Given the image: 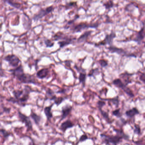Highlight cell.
Wrapping results in <instances>:
<instances>
[{"mask_svg":"<svg viewBox=\"0 0 145 145\" xmlns=\"http://www.w3.org/2000/svg\"><path fill=\"white\" fill-rule=\"evenodd\" d=\"M139 114V110L136 108H132L131 109L127 110L126 112V115L129 118L134 117L135 116Z\"/></svg>","mask_w":145,"mask_h":145,"instance_id":"obj_21","label":"cell"},{"mask_svg":"<svg viewBox=\"0 0 145 145\" xmlns=\"http://www.w3.org/2000/svg\"><path fill=\"white\" fill-rule=\"evenodd\" d=\"M29 145H36V144L35 143V142L32 141V142H30V143H29Z\"/></svg>","mask_w":145,"mask_h":145,"instance_id":"obj_40","label":"cell"},{"mask_svg":"<svg viewBox=\"0 0 145 145\" xmlns=\"http://www.w3.org/2000/svg\"><path fill=\"white\" fill-rule=\"evenodd\" d=\"M98 63L102 67H105L108 65V62L105 59H100L98 61Z\"/></svg>","mask_w":145,"mask_h":145,"instance_id":"obj_31","label":"cell"},{"mask_svg":"<svg viewBox=\"0 0 145 145\" xmlns=\"http://www.w3.org/2000/svg\"><path fill=\"white\" fill-rule=\"evenodd\" d=\"M75 124L70 120H67L63 122L59 127V129L63 133H65L67 130L72 128L74 127Z\"/></svg>","mask_w":145,"mask_h":145,"instance_id":"obj_12","label":"cell"},{"mask_svg":"<svg viewBox=\"0 0 145 145\" xmlns=\"http://www.w3.org/2000/svg\"><path fill=\"white\" fill-rule=\"evenodd\" d=\"M3 60L8 62L9 65L13 67H18V64L21 62V60L17 55H8L6 56Z\"/></svg>","mask_w":145,"mask_h":145,"instance_id":"obj_7","label":"cell"},{"mask_svg":"<svg viewBox=\"0 0 145 145\" xmlns=\"http://www.w3.org/2000/svg\"><path fill=\"white\" fill-rule=\"evenodd\" d=\"M72 110V107L69 104H66L61 109V115L60 116V121L65 119L70 114Z\"/></svg>","mask_w":145,"mask_h":145,"instance_id":"obj_11","label":"cell"},{"mask_svg":"<svg viewBox=\"0 0 145 145\" xmlns=\"http://www.w3.org/2000/svg\"><path fill=\"white\" fill-rule=\"evenodd\" d=\"M9 71L20 82L23 84H37L36 80L33 75L25 73L23 67L21 65H20L15 69L9 70Z\"/></svg>","mask_w":145,"mask_h":145,"instance_id":"obj_1","label":"cell"},{"mask_svg":"<svg viewBox=\"0 0 145 145\" xmlns=\"http://www.w3.org/2000/svg\"><path fill=\"white\" fill-rule=\"evenodd\" d=\"M134 133L136 134H140V126L138 125H135V129H134Z\"/></svg>","mask_w":145,"mask_h":145,"instance_id":"obj_36","label":"cell"},{"mask_svg":"<svg viewBox=\"0 0 145 145\" xmlns=\"http://www.w3.org/2000/svg\"><path fill=\"white\" fill-rule=\"evenodd\" d=\"M131 75H132V74L128 73L127 72H125V73H123L122 74L120 75V77H121L122 79L124 80V83H123L126 86H127V85H128V84H130L131 83V79L130 78V77Z\"/></svg>","mask_w":145,"mask_h":145,"instance_id":"obj_18","label":"cell"},{"mask_svg":"<svg viewBox=\"0 0 145 145\" xmlns=\"http://www.w3.org/2000/svg\"><path fill=\"white\" fill-rule=\"evenodd\" d=\"M1 134L3 136V143L5 142V141L8 138V137L11 136V133L8 131H7L5 129L2 128L0 130Z\"/></svg>","mask_w":145,"mask_h":145,"instance_id":"obj_22","label":"cell"},{"mask_svg":"<svg viewBox=\"0 0 145 145\" xmlns=\"http://www.w3.org/2000/svg\"><path fill=\"white\" fill-rule=\"evenodd\" d=\"M49 73V70L48 68H43L42 69H40L36 73V76L38 78L43 79L47 77Z\"/></svg>","mask_w":145,"mask_h":145,"instance_id":"obj_14","label":"cell"},{"mask_svg":"<svg viewBox=\"0 0 145 145\" xmlns=\"http://www.w3.org/2000/svg\"><path fill=\"white\" fill-rule=\"evenodd\" d=\"M77 5L76 2H70L69 3H67L65 6V8L66 9H69L72 7H75Z\"/></svg>","mask_w":145,"mask_h":145,"instance_id":"obj_30","label":"cell"},{"mask_svg":"<svg viewBox=\"0 0 145 145\" xmlns=\"http://www.w3.org/2000/svg\"><path fill=\"white\" fill-rule=\"evenodd\" d=\"M56 97V95L55 94V93L53 91L49 88L46 91V95H45V100H50L54 101Z\"/></svg>","mask_w":145,"mask_h":145,"instance_id":"obj_19","label":"cell"},{"mask_svg":"<svg viewBox=\"0 0 145 145\" xmlns=\"http://www.w3.org/2000/svg\"><path fill=\"white\" fill-rule=\"evenodd\" d=\"M53 9H54L53 7L52 6H51L47 7L45 9H40L37 14L34 15L33 17V19L35 21H38V20L42 18L43 17H44V16H45L49 13L51 12Z\"/></svg>","mask_w":145,"mask_h":145,"instance_id":"obj_8","label":"cell"},{"mask_svg":"<svg viewBox=\"0 0 145 145\" xmlns=\"http://www.w3.org/2000/svg\"><path fill=\"white\" fill-rule=\"evenodd\" d=\"M88 139L89 138H88L87 135L86 134H84L80 137L78 141V142H84V141L88 140Z\"/></svg>","mask_w":145,"mask_h":145,"instance_id":"obj_34","label":"cell"},{"mask_svg":"<svg viewBox=\"0 0 145 145\" xmlns=\"http://www.w3.org/2000/svg\"><path fill=\"white\" fill-rule=\"evenodd\" d=\"M30 117L33 121L35 123V124H36L37 126H39L41 120L42 119V118L41 117V116L37 114L32 109Z\"/></svg>","mask_w":145,"mask_h":145,"instance_id":"obj_15","label":"cell"},{"mask_svg":"<svg viewBox=\"0 0 145 145\" xmlns=\"http://www.w3.org/2000/svg\"><path fill=\"white\" fill-rule=\"evenodd\" d=\"M109 52L111 53H116L119 55H122V56H125L127 57H136V56H135L134 55H131V54H128V53L125 51L122 48H119L117 47L116 46H114L113 45H111L109 47L107 48Z\"/></svg>","mask_w":145,"mask_h":145,"instance_id":"obj_9","label":"cell"},{"mask_svg":"<svg viewBox=\"0 0 145 145\" xmlns=\"http://www.w3.org/2000/svg\"><path fill=\"white\" fill-rule=\"evenodd\" d=\"M65 93V89H63L56 92L57 93Z\"/></svg>","mask_w":145,"mask_h":145,"instance_id":"obj_39","label":"cell"},{"mask_svg":"<svg viewBox=\"0 0 145 145\" xmlns=\"http://www.w3.org/2000/svg\"><path fill=\"white\" fill-rule=\"evenodd\" d=\"M103 6L105 7L106 9H109L112 7H113L114 6V3H113V1H108L106 3L103 4Z\"/></svg>","mask_w":145,"mask_h":145,"instance_id":"obj_27","label":"cell"},{"mask_svg":"<svg viewBox=\"0 0 145 145\" xmlns=\"http://www.w3.org/2000/svg\"><path fill=\"white\" fill-rule=\"evenodd\" d=\"M116 37L115 32L114 31H112L110 34L106 35L105 38L103 41L99 42L98 43L95 44L96 46H105L109 45L110 46L112 45L113 40Z\"/></svg>","mask_w":145,"mask_h":145,"instance_id":"obj_6","label":"cell"},{"mask_svg":"<svg viewBox=\"0 0 145 145\" xmlns=\"http://www.w3.org/2000/svg\"><path fill=\"white\" fill-rule=\"evenodd\" d=\"M110 101L116 107H118L119 103V100L118 99V97H116V98H114L112 99H110Z\"/></svg>","mask_w":145,"mask_h":145,"instance_id":"obj_33","label":"cell"},{"mask_svg":"<svg viewBox=\"0 0 145 145\" xmlns=\"http://www.w3.org/2000/svg\"><path fill=\"white\" fill-rule=\"evenodd\" d=\"M100 137L103 142L107 145H117L123 137L119 135L115 136L101 134Z\"/></svg>","mask_w":145,"mask_h":145,"instance_id":"obj_2","label":"cell"},{"mask_svg":"<svg viewBox=\"0 0 145 145\" xmlns=\"http://www.w3.org/2000/svg\"><path fill=\"white\" fill-rule=\"evenodd\" d=\"M63 40L62 41H59L58 42V44H59L60 48H62L64 46H67V45L72 44L73 41V39L72 38H69L67 37H65Z\"/></svg>","mask_w":145,"mask_h":145,"instance_id":"obj_17","label":"cell"},{"mask_svg":"<svg viewBox=\"0 0 145 145\" xmlns=\"http://www.w3.org/2000/svg\"><path fill=\"white\" fill-rule=\"evenodd\" d=\"M2 108L3 109V113H10L11 111V108H8V107H2Z\"/></svg>","mask_w":145,"mask_h":145,"instance_id":"obj_38","label":"cell"},{"mask_svg":"<svg viewBox=\"0 0 145 145\" xmlns=\"http://www.w3.org/2000/svg\"><path fill=\"white\" fill-rule=\"evenodd\" d=\"M142 27L141 28L140 31L136 34L135 37L133 39V41L137 42L139 44H140L141 41L143 40L145 37V21H142Z\"/></svg>","mask_w":145,"mask_h":145,"instance_id":"obj_10","label":"cell"},{"mask_svg":"<svg viewBox=\"0 0 145 145\" xmlns=\"http://www.w3.org/2000/svg\"><path fill=\"white\" fill-rule=\"evenodd\" d=\"M65 99V98H63L62 97H57V98L54 100V103L56 105L57 107H58L64 101Z\"/></svg>","mask_w":145,"mask_h":145,"instance_id":"obj_25","label":"cell"},{"mask_svg":"<svg viewBox=\"0 0 145 145\" xmlns=\"http://www.w3.org/2000/svg\"><path fill=\"white\" fill-rule=\"evenodd\" d=\"M6 2L8 3V4H9L10 5L13 7L14 8H16V9H19L21 7V4L19 3H16V2H14L12 1H7Z\"/></svg>","mask_w":145,"mask_h":145,"instance_id":"obj_26","label":"cell"},{"mask_svg":"<svg viewBox=\"0 0 145 145\" xmlns=\"http://www.w3.org/2000/svg\"><path fill=\"white\" fill-rule=\"evenodd\" d=\"M99 110L100 111V113L103 116L104 119L108 122V123H111V120L109 118V115L108 113L107 112H105L103 111L102 109H99Z\"/></svg>","mask_w":145,"mask_h":145,"instance_id":"obj_24","label":"cell"},{"mask_svg":"<svg viewBox=\"0 0 145 145\" xmlns=\"http://www.w3.org/2000/svg\"><path fill=\"white\" fill-rule=\"evenodd\" d=\"M92 32H93L91 31H86L77 39V42L81 43L86 41L88 37H89V36H90Z\"/></svg>","mask_w":145,"mask_h":145,"instance_id":"obj_20","label":"cell"},{"mask_svg":"<svg viewBox=\"0 0 145 145\" xmlns=\"http://www.w3.org/2000/svg\"><path fill=\"white\" fill-rule=\"evenodd\" d=\"M106 105V103L103 100H99L97 102V105L99 109H102L103 107Z\"/></svg>","mask_w":145,"mask_h":145,"instance_id":"obj_35","label":"cell"},{"mask_svg":"<svg viewBox=\"0 0 145 145\" xmlns=\"http://www.w3.org/2000/svg\"><path fill=\"white\" fill-rule=\"evenodd\" d=\"M112 83L115 86H116L117 87L119 88L120 89H122L123 91L127 87L120 78L114 79L112 82Z\"/></svg>","mask_w":145,"mask_h":145,"instance_id":"obj_16","label":"cell"},{"mask_svg":"<svg viewBox=\"0 0 145 145\" xmlns=\"http://www.w3.org/2000/svg\"><path fill=\"white\" fill-rule=\"evenodd\" d=\"M86 74L85 72H81L79 76L78 79L80 83H82L83 85L84 86H85V81L86 79Z\"/></svg>","mask_w":145,"mask_h":145,"instance_id":"obj_23","label":"cell"},{"mask_svg":"<svg viewBox=\"0 0 145 145\" xmlns=\"http://www.w3.org/2000/svg\"><path fill=\"white\" fill-rule=\"evenodd\" d=\"M79 18V16L77 15H76L75 17V18H74L73 19L71 20H70V21H68V23L66 25V26L64 27V28L65 29H67L68 26L72 24V23H73L75 21H76V19H77V18Z\"/></svg>","mask_w":145,"mask_h":145,"instance_id":"obj_29","label":"cell"},{"mask_svg":"<svg viewBox=\"0 0 145 145\" xmlns=\"http://www.w3.org/2000/svg\"><path fill=\"white\" fill-rule=\"evenodd\" d=\"M144 46H145V44H144Z\"/></svg>","mask_w":145,"mask_h":145,"instance_id":"obj_41","label":"cell"},{"mask_svg":"<svg viewBox=\"0 0 145 145\" xmlns=\"http://www.w3.org/2000/svg\"><path fill=\"white\" fill-rule=\"evenodd\" d=\"M18 118L20 122L24 124L25 127L27 128V131L33 130L32 122L30 116H27L26 114L18 111Z\"/></svg>","mask_w":145,"mask_h":145,"instance_id":"obj_3","label":"cell"},{"mask_svg":"<svg viewBox=\"0 0 145 145\" xmlns=\"http://www.w3.org/2000/svg\"><path fill=\"white\" fill-rule=\"evenodd\" d=\"M44 42L46 47H51L53 46L54 45V42H53L49 39H46L44 41Z\"/></svg>","mask_w":145,"mask_h":145,"instance_id":"obj_28","label":"cell"},{"mask_svg":"<svg viewBox=\"0 0 145 145\" xmlns=\"http://www.w3.org/2000/svg\"><path fill=\"white\" fill-rule=\"evenodd\" d=\"M139 78L140 80L145 84V72H141Z\"/></svg>","mask_w":145,"mask_h":145,"instance_id":"obj_37","label":"cell"},{"mask_svg":"<svg viewBox=\"0 0 145 145\" xmlns=\"http://www.w3.org/2000/svg\"><path fill=\"white\" fill-rule=\"evenodd\" d=\"M24 93L23 95L17 100L16 104L20 107H24L26 106L27 103L30 98V94L31 93V88L28 86H25L24 89H23Z\"/></svg>","mask_w":145,"mask_h":145,"instance_id":"obj_5","label":"cell"},{"mask_svg":"<svg viewBox=\"0 0 145 145\" xmlns=\"http://www.w3.org/2000/svg\"><path fill=\"white\" fill-rule=\"evenodd\" d=\"M55 103H53L51 105H50L49 106L45 107V108H44V112L45 116L46 117V119H47V121L49 122L53 118V113L51 112V110L52 109L53 107L54 106Z\"/></svg>","mask_w":145,"mask_h":145,"instance_id":"obj_13","label":"cell"},{"mask_svg":"<svg viewBox=\"0 0 145 145\" xmlns=\"http://www.w3.org/2000/svg\"><path fill=\"white\" fill-rule=\"evenodd\" d=\"M112 114H113V115H114L115 117H120L122 116V114H121V111H120V109H119L113 111L112 112Z\"/></svg>","mask_w":145,"mask_h":145,"instance_id":"obj_32","label":"cell"},{"mask_svg":"<svg viewBox=\"0 0 145 145\" xmlns=\"http://www.w3.org/2000/svg\"><path fill=\"white\" fill-rule=\"evenodd\" d=\"M99 25V23L97 22L95 23H90V24H88V23H84V22H82V23H79L78 24L76 25L75 26H74L72 30L73 32H81L83 30L89 28H97Z\"/></svg>","mask_w":145,"mask_h":145,"instance_id":"obj_4","label":"cell"}]
</instances>
